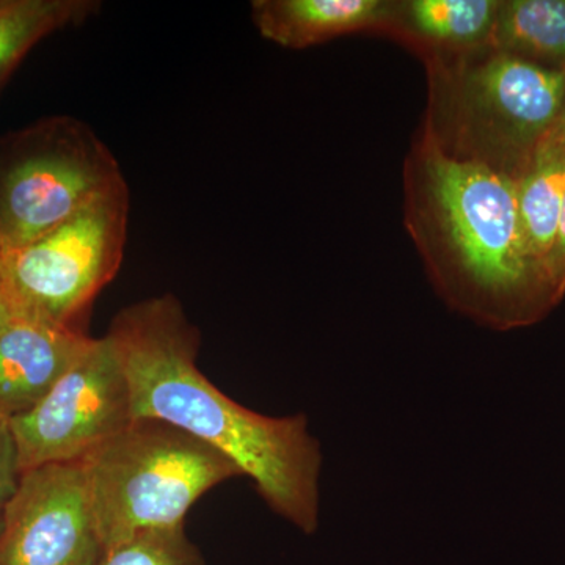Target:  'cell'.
Segmentation results:
<instances>
[{"label": "cell", "mask_w": 565, "mask_h": 565, "mask_svg": "<svg viewBox=\"0 0 565 565\" xmlns=\"http://www.w3.org/2000/svg\"><path fill=\"white\" fill-rule=\"evenodd\" d=\"M128 214L125 182L33 243L3 253L0 292L10 313L79 327L77 319L120 269Z\"/></svg>", "instance_id": "obj_5"}, {"label": "cell", "mask_w": 565, "mask_h": 565, "mask_svg": "<svg viewBox=\"0 0 565 565\" xmlns=\"http://www.w3.org/2000/svg\"><path fill=\"white\" fill-rule=\"evenodd\" d=\"M125 182L106 145L87 126L66 122L0 178L3 253L33 243Z\"/></svg>", "instance_id": "obj_7"}, {"label": "cell", "mask_w": 565, "mask_h": 565, "mask_svg": "<svg viewBox=\"0 0 565 565\" xmlns=\"http://www.w3.org/2000/svg\"><path fill=\"white\" fill-rule=\"evenodd\" d=\"M404 193L405 226L451 310L511 330L561 302L527 253L512 178L449 158L423 126L405 159Z\"/></svg>", "instance_id": "obj_2"}, {"label": "cell", "mask_w": 565, "mask_h": 565, "mask_svg": "<svg viewBox=\"0 0 565 565\" xmlns=\"http://www.w3.org/2000/svg\"><path fill=\"white\" fill-rule=\"evenodd\" d=\"M98 9L92 0H0V82L41 39Z\"/></svg>", "instance_id": "obj_14"}, {"label": "cell", "mask_w": 565, "mask_h": 565, "mask_svg": "<svg viewBox=\"0 0 565 565\" xmlns=\"http://www.w3.org/2000/svg\"><path fill=\"white\" fill-rule=\"evenodd\" d=\"M98 565H206L185 526L151 530L106 548Z\"/></svg>", "instance_id": "obj_15"}, {"label": "cell", "mask_w": 565, "mask_h": 565, "mask_svg": "<svg viewBox=\"0 0 565 565\" xmlns=\"http://www.w3.org/2000/svg\"><path fill=\"white\" fill-rule=\"evenodd\" d=\"M104 552L81 460L22 471L0 531V565H98Z\"/></svg>", "instance_id": "obj_8"}, {"label": "cell", "mask_w": 565, "mask_h": 565, "mask_svg": "<svg viewBox=\"0 0 565 565\" xmlns=\"http://www.w3.org/2000/svg\"><path fill=\"white\" fill-rule=\"evenodd\" d=\"M10 310L9 305H7L6 299H3L2 292H0V326H2L3 321L9 318Z\"/></svg>", "instance_id": "obj_19"}, {"label": "cell", "mask_w": 565, "mask_h": 565, "mask_svg": "<svg viewBox=\"0 0 565 565\" xmlns=\"http://www.w3.org/2000/svg\"><path fill=\"white\" fill-rule=\"evenodd\" d=\"M490 50L565 73V0H500Z\"/></svg>", "instance_id": "obj_12"}, {"label": "cell", "mask_w": 565, "mask_h": 565, "mask_svg": "<svg viewBox=\"0 0 565 565\" xmlns=\"http://www.w3.org/2000/svg\"><path fill=\"white\" fill-rule=\"evenodd\" d=\"M106 338L128 379L134 419L172 424L218 449L275 514L305 534L318 530L322 452L307 416L258 414L207 381L196 366L199 329L177 297L122 308Z\"/></svg>", "instance_id": "obj_1"}, {"label": "cell", "mask_w": 565, "mask_h": 565, "mask_svg": "<svg viewBox=\"0 0 565 565\" xmlns=\"http://www.w3.org/2000/svg\"><path fill=\"white\" fill-rule=\"evenodd\" d=\"M81 462L104 548L184 525L204 493L244 476L218 449L152 418L132 419Z\"/></svg>", "instance_id": "obj_4"}, {"label": "cell", "mask_w": 565, "mask_h": 565, "mask_svg": "<svg viewBox=\"0 0 565 565\" xmlns=\"http://www.w3.org/2000/svg\"><path fill=\"white\" fill-rule=\"evenodd\" d=\"M393 2L386 0H255L252 20L264 39L289 50L356 32H386Z\"/></svg>", "instance_id": "obj_10"}, {"label": "cell", "mask_w": 565, "mask_h": 565, "mask_svg": "<svg viewBox=\"0 0 565 565\" xmlns=\"http://www.w3.org/2000/svg\"><path fill=\"white\" fill-rule=\"evenodd\" d=\"M2 253H3L2 225H0V258H2Z\"/></svg>", "instance_id": "obj_20"}, {"label": "cell", "mask_w": 565, "mask_h": 565, "mask_svg": "<svg viewBox=\"0 0 565 565\" xmlns=\"http://www.w3.org/2000/svg\"><path fill=\"white\" fill-rule=\"evenodd\" d=\"M500 0L393 2L386 32L414 46L424 61L456 58L490 47Z\"/></svg>", "instance_id": "obj_11"}, {"label": "cell", "mask_w": 565, "mask_h": 565, "mask_svg": "<svg viewBox=\"0 0 565 565\" xmlns=\"http://www.w3.org/2000/svg\"><path fill=\"white\" fill-rule=\"evenodd\" d=\"M81 327L10 313L0 326V415L28 414L90 343Z\"/></svg>", "instance_id": "obj_9"}, {"label": "cell", "mask_w": 565, "mask_h": 565, "mask_svg": "<svg viewBox=\"0 0 565 565\" xmlns=\"http://www.w3.org/2000/svg\"><path fill=\"white\" fill-rule=\"evenodd\" d=\"M564 193L565 156L541 148L525 173L515 181V199L527 253L552 285L553 291L555 286L550 274V258L555 247Z\"/></svg>", "instance_id": "obj_13"}, {"label": "cell", "mask_w": 565, "mask_h": 565, "mask_svg": "<svg viewBox=\"0 0 565 565\" xmlns=\"http://www.w3.org/2000/svg\"><path fill=\"white\" fill-rule=\"evenodd\" d=\"M541 148H548V150L557 151L565 156V102L563 110H561L559 117H557L555 128L546 137Z\"/></svg>", "instance_id": "obj_18"}, {"label": "cell", "mask_w": 565, "mask_h": 565, "mask_svg": "<svg viewBox=\"0 0 565 565\" xmlns=\"http://www.w3.org/2000/svg\"><path fill=\"white\" fill-rule=\"evenodd\" d=\"M134 419L131 390L106 337L92 338L40 404L10 419L22 471L76 462Z\"/></svg>", "instance_id": "obj_6"}, {"label": "cell", "mask_w": 565, "mask_h": 565, "mask_svg": "<svg viewBox=\"0 0 565 565\" xmlns=\"http://www.w3.org/2000/svg\"><path fill=\"white\" fill-rule=\"evenodd\" d=\"M424 62L429 107L423 126L440 150L519 180L563 110L565 73L490 47Z\"/></svg>", "instance_id": "obj_3"}, {"label": "cell", "mask_w": 565, "mask_h": 565, "mask_svg": "<svg viewBox=\"0 0 565 565\" xmlns=\"http://www.w3.org/2000/svg\"><path fill=\"white\" fill-rule=\"evenodd\" d=\"M550 274H552L557 297L563 300L565 296V193L555 247H553L552 258H550Z\"/></svg>", "instance_id": "obj_17"}, {"label": "cell", "mask_w": 565, "mask_h": 565, "mask_svg": "<svg viewBox=\"0 0 565 565\" xmlns=\"http://www.w3.org/2000/svg\"><path fill=\"white\" fill-rule=\"evenodd\" d=\"M21 468L18 460L17 445L11 434L9 419L0 415V531L7 509L18 484H20Z\"/></svg>", "instance_id": "obj_16"}]
</instances>
